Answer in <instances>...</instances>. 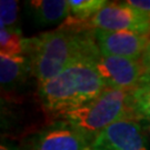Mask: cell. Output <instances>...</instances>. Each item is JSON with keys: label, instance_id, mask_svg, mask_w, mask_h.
<instances>
[{"label": "cell", "instance_id": "obj_1", "mask_svg": "<svg viewBox=\"0 0 150 150\" xmlns=\"http://www.w3.org/2000/svg\"><path fill=\"white\" fill-rule=\"evenodd\" d=\"M100 54L86 21L68 17L58 29L28 38L26 56L39 85L54 78L80 59L93 60Z\"/></svg>", "mask_w": 150, "mask_h": 150}, {"label": "cell", "instance_id": "obj_2", "mask_svg": "<svg viewBox=\"0 0 150 150\" xmlns=\"http://www.w3.org/2000/svg\"><path fill=\"white\" fill-rule=\"evenodd\" d=\"M107 89L92 61L80 59L61 74L39 85L38 95L43 108L57 116L92 101Z\"/></svg>", "mask_w": 150, "mask_h": 150}, {"label": "cell", "instance_id": "obj_3", "mask_svg": "<svg viewBox=\"0 0 150 150\" xmlns=\"http://www.w3.org/2000/svg\"><path fill=\"white\" fill-rule=\"evenodd\" d=\"M90 142L108 126L125 119H136L131 90L107 88L92 101L61 116Z\"/></svg>", "mask_w": 150, "mask_h": 150}, {"label": "cell", "instance_id": "obj_4", "mask_svg": "<svg viewBox=\"0 0 150 150\" xmlns=\"http://www.w3.org/2000/svg\"><path fill=\"white\" fill-rule=\"evenodd\" d=\"M87 23L91 29L106 31L150 33V17L131 8L126 2H107Z\"/></svg>", "mask_w": 150, "mask_h": 150}, {"label": "cell", "instance_id": "obj_5", "mask_svg": "<svg viewBox=\"0 0 150 150\" xmlns=\"http://www.w3.org/2000/svg\"><path fill=\"white\" fill-rule=\"evenodd\" d=\"M92 64L107 88L132 90L147 75L140 60L106 57L99 54L93 58Z\"/></svg>", "mask_w": 150, "mask_h": 150}, {"label": "cell", "instance_id": "obj_6", "mask_svg": "<svg viewBox=\"0 0 150 150\" xmlns=\"http://www.w3.org/2000/svg\"><path fill=\"white\" fill-rule=\"evenodd\" d=\"M89 150H149L142 127L134 119L108 126L91 142Z\"/></svg>", "mask_w": 150, "mask_h": 150}, {"label": "cell", "instance_id": "obj_7", "mask_svg": "<svg viewBox=\"0 0 150 150\" xmlns=\"http://www.w3.org/2000/svg\"><path fill=\"white\" fill-rule=\"evenodd\" d=\"M91 142L64 120L41 129L32 137L28 150H89Z\"/></svg>", "mask_w": 150, "mask_h": 150}, {"label": "cell", "instance_id": "obj_8", "mask_svg": "<svg viewBox=\"0 0 150 150\" xmlns=\"http://www.w3.org/2000/svg\"><path fill=\"white\" fill-rule=\"evenodd\" d=\"M98 49L106 57H123L140 60L141 54L150 41L149 33L132 31H106L93 29Z\"/></svg>", "mask_w": 150, "mask_h": 150}, {"label": "cell", "instance_id": "obj_9", "mask_svg": "<svg viewBox=\"0 0 150 150\" xmlns=\"http://www.w3.org/2000/svg\"><path fill=\"white\" fill-rule=\"evenodd\" d=\"M26 8L39 27L62 23L70 16L68 0H31L26 2Z\"/></svg>", "mask_w": 150, "mask_h": 150}, {"label": "cell", "instance_id": "obj_10", "mask_svg": "<svg viewBox=\"0 0 150 150\" xmlns=\"http://www.w3.org/2000/svg\"><path fill=\"white\" fill-rule=\"evenodd\" d=\"M29 72H31V67L28 56L0 52V82L2 88H13L22 83Z\"/></svg>", "mask_w": 150, "mask_h": 150}, {"label": "cell", "instance_id": "obj_11", "mask_svg": "<svg viewBox=\"0 0 150 150\" xmlns=\"http://www.w3.org/2000/svg\"><path fill=\"white\" fill-rule=\"evenodd\" d=\"M131 105L136 119L150 120V75L144 77L138 87L131 90Z\"/></svg>", "mask_w": 150, "mask_h": 150}, {"label": "cell", "instance_id": "obj_12", "mask_svg": "<svg viewBox=\"0 0 150 150\" xmlns=\"http://www.w3.org/2000/svg\"><path fill=\"white\" fill-rule=\"evenodd\" d=\"M28 38H23L21 31L0 28V52L7 54H26Z\"/></svg>", "mask_w": 150, "mask_h": 150}, {"label": "cell", "instance_id": "obj_13", "mask_svg": "<svg viewBox=\"0 0 150 150\" xmlns=\"http://www.w3.org/2000/svg\"><path fill=\"white\" fill-rule=\"evenodd\" d=\"M107 2L106 0H68L70 17L79 21L89 20L101 10Z\"/></svg>", "mask_w": 150, "mask_h": 150}, {"label": "cell", "instance_id": "obj_14", "mask_svg": "<svg viewBox=\"0 0 150 150\" xmlns=\"http://www.w3.org/2000/svg\"><path fill=\"white\" fill-rule=\"evenodd\" d=\"M18 1L15 0H1L0 2V28L20 31L18 27Z\"/></svg>", "mask_w": 150, "mask_h": 150}, {"label": "cell", "instance_id": "obj_15", "mask_svg": "<svg viewBox=\"0 0 150 150\" xmlns=\"http://www.w3.org/2000/svg\"><path fill=\"white\" fill-rule=\"evenodd\" d=\"M125 2L131 8L150 17V0H127Z\"/></svg>", "mask_w": 150, "mask_h": 150}, {"label": "cell", "instance_id": "obj_16", "mask_svg": "<svg viewBox=\"0 0 150 150\" xmlns=\"http://www.w3.org/2000/svg\"><path fill=\"white\" fill-rule=\"evenodd\" d=\"M140 62H141L142 67H144L145 70L147 71V74H149L150 75V41L148 42L147 47L145 48L144 52H142V54H141Z\"/></svg>", "mask_w": 150, "mask_h": 150}, {"label": "cell", "instance_id": "obj_17", "mask_svg": "<svg viewBox=\"0 0 150 150\" xmlns=\"http://www.w3.org/2000/svg\"><path fill=\"white\" fill-rule=\"evenodd\" d=\"M0 150H20V148L13 141H10L8 139H2L1 140Z\"/></svg>", "mask_w": 150, "mask_h": 150}]
</instances>
